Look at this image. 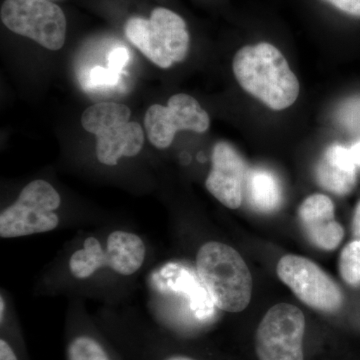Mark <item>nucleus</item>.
Listing matches in <instances>:
<instances>
[{
	"label": "nucleus",
	"mask_w": 360,
	"mask_h": 360,
	"mask_svg": "<svg viewBox=\"0 0 360 360\" xmlns=\"http://www.w3.org/2000/svg\"><path fill=\"white\" fill-rule=\"evenodd\" d=\"M232 68L239 85L271 110H285L300 96L297 77L283 52L269 42L241 47Z\"/></svg>",
	"instance_id": "1"
},
{
	"label": "nucleus",
	"mask_w": 360,
	"mask_h": 360,
	"mask_svg": "<svg viewBox=\"0 0 360 360\" xmlns=\"http://www.w3.org/2000/svg\"><path fill=\"white\" fill-rule=\"evenodd\" d=\"M198 276L213 303L226 312H240L250 304L252 276L245 260L231 246L210 241L196 257Z\"/></svg>",
	"instance_id": "2"
},
{
	"label": "nucleus",
	"mask_w": 360,
	"mask_h": 360,
	"mask_svg": "<svg viewBox=\"0 0 360 360\" xmlns=\"http://www.w3.org/2000/svg\"><path fill=\"white\" fill-rule=\"evenodd\" d=\"M127 39L160 68H169L186 58L191 34L182 16L165 7H158L148 20L131 18L124 26Z\"/></svg>",
	"instance_id": "3"
},
{
	"label": "nucleus",
	"mask_w": 360,
	"mask_h": 360,
	"mask_svg": "<svg viewBox=\"0 0 360 360\" xmlns=\"http://www.w3.org/2000/svg\"><path fill=\"white\" fill-rule=\"evenodd\" d=\"M130 115L129 108L116 103L94 104L82 113V127L96 136L99 162L113 167L123 156L134 158L141 153L143 130L139 123L130 122Z\"/></svg>",
	"instance_id": "4"
},
{
	"label": "nucleus",
	"mask_w": 360,
	"mask_h": 360,
	"mask_svg": "<svg viewBox=\"0 0 360 360\" xmlns=\"http://www.w3.org/2000/svg\"><path fill=\"white\" fill-rule=\"evenodd\" d=\"M60 205V195L49 182H30L18 200L0 214V236L22 238L53 231L59 224L56 210Z\"/></svg>",
	"instance_id": "5"
},
{
	"label": "nucleus",
	"mask_w": 360,
	"mask_h": 360,
	"mask_svg": "<svg viewBox=\"0 0 360 360\" xmlns=\"http://www.w3.org/2000/svg\"><path fill=\"white\" fill-rule=\"evenodd\" d=\"M146 255V245L139 236L116 231L108 236L106 250L96 238L85 239L84 248L71 255L70 269L78 279L87 278L103 267H110L120 276H129L141 269Z\"/></svg>",
	"instance_id": "6"
},
{
	"label": "nucleus",
	"mask_w": 360,
	"mask_h": 360,
	"mask_svg": "<svg viewBox=\"0 0 360 360\" xmlns=\"http://www.w3.org/2000/svg\"><path fill=\"white\" fill-rule=\"evenodd\" d=\"M0 18L11 32L49 51H59L65 45L66 18L51 0H4Z\"/></svg>",
	"instance_id": "7"
},
{
	"label": "nucleus",
	"mask_w": 360,
	"mask_h": 360,
	"mask_svg": "<svg viewBox=\"0 0 360 360\" xmlns=\"http://www.w3.org/2000/svg\"><path fill=\"white\" fill-rule=\"evenodd\" d=\"M305 319L302 310L279 303L260 321L255 338L259 360H303Z\"/></svg>",
	"instance_id": "8"
},
{
	"label": "nucleus",
	"mask_w": 360,
	"mask_h": 360,
	"mask_svg": "<svg viewBox=\"0 0 360 360\" xmlns=\"http://www.w3.org/2000/svg\"><path fill=\"white\" fill-rule=\"evenodd\" d=\"M277 276L307 307L335 312L342 307L343 293L338 284L314 262L298 255L281 258Z\"/></svg>",
	"instance_id": "9"
},
{
	"label": "nucleus",
	"mask_w": 360,
	"mask_h": 360,
	"mask_svg": "<svg viewBox=\"0 0 360 360\" xmlns=\"http://www.w3.org/2000/svg\"><path fill=\"white\" fill-rule=\"evenodd\" d=\"M210 118L193 96L186 94H174L167 105L153 104L146 111L144 127L148 141L160 149L167 148L179 131L203 134L210 129Z\"/></svg>",
	"instance_id": "10"
},
{
	"label": "nucleus",
	"mask_w": 360,
	"mask_h": 360,
	"mask_svg": "<svg viewBox=\"0 0 360 360\" xmlns=\"http://www.w3.org/2000/svg\"><path fill=\"white\" fill-rule=\"evenodd\" d=\"M212 161L206 188L222 205L236 210L243 203L248 176L245 160L231 144L220 141L213 148Z\"/></svg>",
	"instance_id": "11"
},
{
	"label": "nucleus",
	"mask_w": 360,
	"mask_h": 360,
	"mask_svg": "<svg viewBox=\"0 0 360 360\" xmlns=\"http://www.w3.org/2000/svg\"><path fill=\"white\" fill-rule=\"evenodd\" d=\"M335 203L326 194H312L298 210L300 224L310 243L323 250H333L345 238V229L335 219Z\"/></svg>",
	"instance_id": "12"
},
{
	"label": "nucleus",
	"mask_w": 360,
	"mask_h": 360,
	"mask_svg": "<svg viewBox=\"0 0 360 360\" xmlns=\"http://www.w3.org/2000/svg\"><path fill=\"white\" fill-rule=\"evenodd\" d=\"M315 177L322 188L336 195H347L354 191L357 182V167L349 148L340 144L329 146L321 156Z\"/></svg>",
	"instance_id": "13"
},
{
	"label": "nucleus",
	"mask_w": 360,
	"mask_h": 360,
	"mask_svg": "<svg viewBox=\"0 0 360 360\" xmlns=\"http://www.w3.org/2000/svg\"><path fill=\"white\" fill-rule=\"evenodd\" d=\"M245 187L248 201L258 212H274L283 201V191L278 179L265 168L248 170Z\"/></svg>",
	"instance_id": "14"
},
{
	"label": "nucleus",
	"mask_w": 360,
	"mask_h": 360,
	"mask_svg": "<svg viewBox=\"0 0 360 360\" xmlns=\"http://www.w3.org/2000/svg\"><path fill=\"white\" fill-rule=\"evenodd\" d=\"M66 360H116L103 341L92 333L70 336L65 347Z\"/></svg>",
	"instance_id": "15"
},
{
	"label": "nucleus",
	"mask_w": 360,
	"mask_h": 360,
	"mask_svg": "<svg viewBox=\"0 0 360 360\" xmlns=\"http://www.w3.org/2000/svg\"><path fill=\"white\" fill-rule=\"evenodd\" d=\"M338 269L348 285H360V239L348 243L341 251Z\"/></svg>",
	"instance_id": "16"
},
{
	"label": "nucleus",
	"mask_w": 360,
	"mask_h": 360,
	"mask_svg": "<svg viewBox=\"0 0 360 360\" xmlns=\"http://www.w3.org/2000/svg\"><path fill=\"white\" fill-rule=\"evenodd\" d=\"M347 20L360 21V0H315Z\"/></svg>",
	"instance_id": "17"
},
{
	"label": "nucleus",
	"mask_w": 360,
	"mask_h": 360,
	"mask_svg": "<svg viewBox=\"0 0 360 360\" xmlns=\"http://www.w3.org/2000/svg\"><path fill=\"white\" fill-rule=\"evenodd\" d=\"M120 79V73L103 66H96L89 73L90 84L94 86H115Z\"/></svg>",
	"instance_id": "18"
},
{
	"label": "nucleus",
	"mask_w": 360,
	"mask_h": 360,
	"mask_svg": "<svg viewBox=\"0 0 360 360\" xmlns=\"http://www.w3.org/2000/svg\"><path fill=\"white\" fill-rule=\"evenodd\" d=\"M129 52L124 47L112 49L108 58V68L117 73H122L123 68L129 63Z\"/></svg>",
	"instance_id": "19"
},
{
	"label": "nucleus",
	"mask_w": 360,
	"mask_h": 360,
	"mask_svg": "<svg viewBox=\"0 0 360 360\" xmlns=\"http://www.w3.org/2000/svg\"><path fill=\"white\" fill-rule=\"evenodd\" d=\"M0 360H20L11 343L4 338L0 340Z\"/></svg>",
	"instance_id": "20"
},
{
	"label": "nucleus",
	"mask_w": 360,
	"mask_h": 360,
	"mask_svg": "<svg viewBox=\"0 0 360 360\" xmlns=\"http://www.w3.org/2000/svg\"><path fill=\"white\" fill-rule=\"evenodd\" d=\"M352 233L356 239H360V201L355 207L354 219H352Z\"/></svg>",
	"instance_id": "21"
},
{
	"label": "nucleus",
	"mask_w": 360,
	"mask_h": 360,
	"mask_svg": "<svg viewBox=\"0 0 360 360\" xmlns=\"http://www.w3.org/2000/svg\"><path fill=\"white\" fill-rule=\"evenodd\" d=\"M349 153L356 167H360V141L350 146Z\"/></svg>",
	"instance_id": "22"
},
{
	"label": "nucleus",
	"mask_w": 360,
	"mask_h": 360,
	"mask_svg": "<svg viewBox=\"0 0 360 360\" xmlns=\"http://www.w3.org/2000/svg\"><path fill=\"white\" fill-rule=\"evenodd\" d=\"M153 360H196L193 359V357L187 356V355L184 354H172L167 355H163L160 359H155Z\"/></svg>",
	"instance_id": "23"
},
{
	"label": "nucleus",
	"mask_w": 360,
	"mask_h": 360,
	"mask_svg": "<svg viewBox=\"0 0 360 360\" xmlns=\"http://www.w3.org/2000/svg\"><path fill=\"white\" fill-rule=\"evenodd\" d=\"M4 311H6V303H4V297L0 298V322L1 324L4 321Z\"/></svg>",
	"instance_id": "24"
},
{
	"label": "nucleus",
	"mask_w": 360,
	"mask_h": 360,
	"mask_svg": "<svg viewBox=\"0 0 360 360\" xmlns=\"http://www.w3.org/2000/svg\"><path fill=\"white\" fill-rule=\"evenodd\" d=\"M51 1H52V0H51Z\"/></svg>",
	"instance_id": "25"
}]
</instances>
